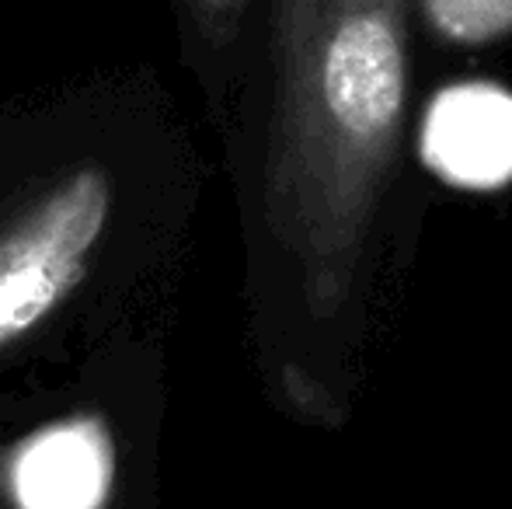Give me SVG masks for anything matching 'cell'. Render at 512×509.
Wrapping results in <instances>:
<instances>
[{"instance_id":"3957f363","label":"cell","mask_w":512,"mask_h":509,"mask_svg":"<svg viewBox=\"0 0 512 509\" xmlns=\"http://www.w3.org/2000/svg\"><path fill=\"white\" fill-rule=\"evenodd\" d=\"M422 150L450 182L502 185L512 175V98L495 88L446 91L432 105Z\"/></svg>"},{"instance_id":"5b68a950","label":"cell","mask_w":512,"mask_h":509,"mask_svg":"<svg viewBox=\"0 0 512 509\" xmlns=\"http://www.w3.org/2000/svg\"><path fill=\"white\" fill-rule=\"evenodd\" d=\"M251 0H185L192 25L209 49H223L241 28V18Z\"/></svg>"},{"instance_id":"277c9868","label":"cell","mask_w":512,"mask_h":509,"mask_svg":"<svg viewBox=\"0 0 512 509\" xmlns=\"http://www.w3.org/2000/svg\"><path fill=\"white\" fill-rule=\"evenodd\" d=\"M432 28L453 42H492L512 32V0H422Z\"/></svg>"},{"instance_id":"6da1fadb","label":"cell","mask_w":512,"mask_h":509,"mask_svg":"<svg viewBox=\"0 0 512 509\" xmlns=\"http://www.w3.org/2000/svg\"><path fill=\"white\" fill-rule=\"evenodd\" d=\"M262 217L310 321L349 314L408 91L405 0H272Z\"/></svg>"},{"instance_id":"7a4b0ae2","label":"cell","mask_w":512,"mask_h":509,"mask_svg":"<svg viewBox=\"0 0 512 509\" xmlns=\"http://www.w3.org/2000/svg\"><path fill=\"white\" fill-rule=\"evenodd\" d=\"M161 192L105 154H77L0 192V374L67 346L161 252Z\"/></svg>"}]
</instances>
